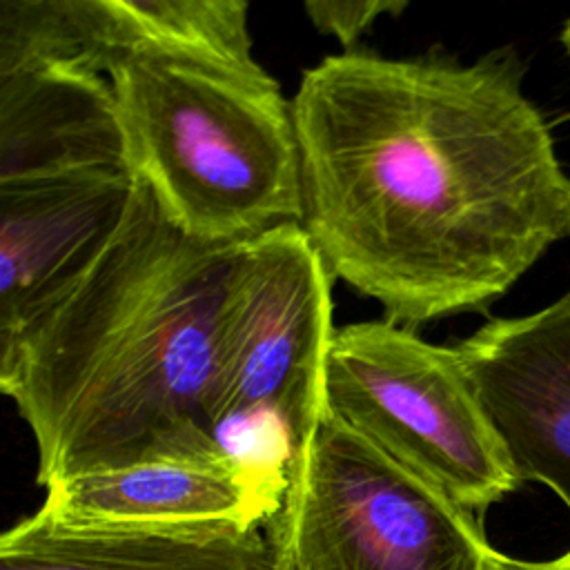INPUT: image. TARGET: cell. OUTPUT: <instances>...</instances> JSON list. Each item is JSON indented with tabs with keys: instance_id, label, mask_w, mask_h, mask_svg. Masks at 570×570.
Listing matches in <instances>:
<instances>
[{
	"instance_id": "obj_1",
	"label": "cell",
	"mask_w": 570,
	"mask_h": 570,
	"mask_svg": "<svg viewBox=\"0 0 570 570\" xmlns=\"http://www.w3.org/2000/svg\"><path fill=\"white\" fill-rule=\"evenodd\" d=\"M292 116L301 227L390 323L485 309L568 236L570 178L512 51L327 56Z\"/></svg>"
},
{
	"instance_id": "obj_2",
	"label": "cell",
	"mask_w": 570,
	"mask_h": 570,
	"mask_svg": "<svg viewBox=\"0 0 570 570\" xmlns=\"http://www.w3.org/2000/svg\"><path fill=\"white\" fill-rule=\"evenodd\" d=\"M238 249L183 232L136 178L102 249L0 345V390L33 436L45 490L158 459L234 463L216 403Z\"/></svg>"
},
{
	"instance_id": "obj_3",
	"label": "cell",
	"mask_w": 570,
	"mask_h": 570,
	"mask_svg": "<svg viewBox=\"0 0 570 570\" xmlns=\"http://www.w3.org/2000/svg\"><path fill=\"white\" fill-rule=\"evenodd\" d=\"M107 78L129 171L183 232L234 245L301 223L292 100L265 69L129 58Z\"/></svg>"
},
{
	"instance_id": "obj_4",
	"label": "cell",
	"mask_w": 570,
	"mask_h": 570,
	"mask_svg": "<svg viewBox=\"0 0 570 570\" xmlns=\"http://www.w3.org/2000/svg\"><path fill=\"white\" fill-rule=\"evenodd\" d=\"M267 532L285 570H494L499 557L474 512L325 407Z\"/></svg>"
},
{
	"instance_id": "obj_5",
	"label": "cell",
	"mask_w": 570,
	"mask_h": 570,
	"mask_svg": "<svg viewBox=\"0 0 570 570\" xmlns=\"http://www.w3.org/2000/svg\"><path fill=\"white\" fill-rule=\"evenodd\" d=\"M323 407L474 514L521 483L456 347L428 343L410 327H336L323 363Z\"/></svg>"
},
{
	"instance_id": "obj_6",
	"label": "cell",
	"mask_w": 570,
	"mask_h": 570,
	"mask_svg": "<svg viewBox=\"0 0 570 570\" xmlns=\"http://www.w3.org/2000/svg\"><path fill=\"white\" fill-rule=\"evenodd\" d=\"M332 276L301 223L240 243L225 301L216 434L267 421L298 448L323 412Z\"/></svg>"
},
{
	"instance_id": "obj_7",
	"label": "cell",
	"mask_w": 570,
	"mask_h": 570,
	"mask_svg": "<svg viewBox=\"0 0 570 570\" xmlns=\"http://www.w3.org/2000/svg\"><path fill=\"white\" fill-rule=\"evenodd\" d=\"M454 347L519 481L548 485L570 510V294L490 318Z\"/></svg>"
},
{
	"instance_id": "obj_8",
	"label": "cell",
	"mask_w": 570,
	"mask_h": 570,
	"mask_svg": "<svg viewBox=\"0 0 570 570\" xmlns=\"http://www.w3.org/2000/svg\"><path fill=\"white\" fill-rule=\"evenodd\" d=\"M134 183L129 169H98L0 185V345L102 249Z\"/></svg>"
},
{
	"instance_id": "obj_9",
	"label": "cell",
	"mask_w": 570,
	"mask_h": 570,
	"mask_svg": "<svg viewBox=\"0 0 570 570\" xmlns=\"http://www.w3.org/2000/svg\"><path fill=\"white\" fill-rule=\"evenodd\" d=\"M40 512L76 528L267 525L252 483L229 461L158 459L62 479Z\"/></svg>"
},
{
	"instance_id": "obj_10",
	"label": "cell",
	"mask_w": 570,
	"mask_h": 570,
	"mask_svg": "<svg viewBox=\"0 0 570 570\" xmlns=\"http://www.w3.org/2000/svg\"><path fill=\"white\" fill-rule=\"evenodd\" d=\"M129 169L109 78L36 67L0 78V185Z\"/></svg>"
},
{
	"instance_id": "obj_11",
	"label": "cell",
	"mask_w": 570,
	"mask_h": 570,
	"mask_svg": "<svg viewBox=\"0 0 570 570\" xmlns=\"http://www.w3.org/2000/svg\"><path fill=\"white\" fill-rule=\"evenodd\" d=\"M0 570H276L265 525L76 528L40 510L0 537Z\"/></svg>"
},
{
	"instance_id": "obj_12",
	"label": "cell",
	"mask_w": 570,
	"mask_h": 570,
	"mask_svg": "<svg viewBox=\"0 0 570 570\" xmlns=\"http://www.w3.org/2000/svg\"><path fill=\"white\" fill-rule=\"evenodd\" d=\"M245 0H71L80 65L94 73L129 58L263 71Z\"/></svg>"
},
{
	"instance_id": "obj_13",
	"label": "cell",
	"mask_w": 570,
	"mask_h": 570,
	"mask_svg": "<svg viewBox=\"0 0 570 570\" xmlns=\"http://www.w3.org/2000/svg\"><path fill=\"white\" fill-rule=\"evenodd\" d=\"M303 9L316 31L336 38L345 51H352L365 29L385 13H403L407 0H305Z\"/></svg>"
},
{
	"instance_id": "obj_14",
	"label": "cell",
	"mask_w": 570,
	"mask_h": 570,
	"mask_svg": "<svg viewBox=\"0 0 570 570\" xmlns=\"http://www.w3.org/2000/svg\"><path fill=\"white\" fill-rule=\"evenodd\" d=\"M494 570H570V550L548 561H523V559H512L499 552Z\"/></svg>"
},
{
	"instance_id": "obj_15",
	"label": "cell",
	"mask_w": 570,
	"mask_h": 570,
	"mask_svg": "<svg viewBox=\"0 0 570 570\" xmlns=\"http://www.w3.org/2000/svg\"><path fill=\"white\" fill-rule=\"evenodd\" d=\"M561 45H563V49L570 58V16H568V20L563 22V29H561Z\"/></svg>"
},
{
	"instance_id": "obj_16",
	"label": "cell",
	"mask_w": 570,
	"mask_h": 570,
	"mask_svg": "<svg viewBox=\"0 0 570 570\" xmlns=\"http://www.w3.org/2000/svg\"><path fill=\"white\" fill-rule=\"evenodd\" d=\"M568 238H570V209H568Z\"/></svg>"
},
{
	"instance_id": "obj_17",
	"label": "cell",
	"mask_w": 570,
	"mask_h": 570,
	"mask_svg": "<svg viewBox=\"0 0 570 570\" xmlns=\"http://www.w3.org/2000/svg\"><path fill=\"white\" fill-rule=\"evenodd\" d=\"M276 570H285V568L278 563V559H276Z\"/></svg>"
}]
</instances>
